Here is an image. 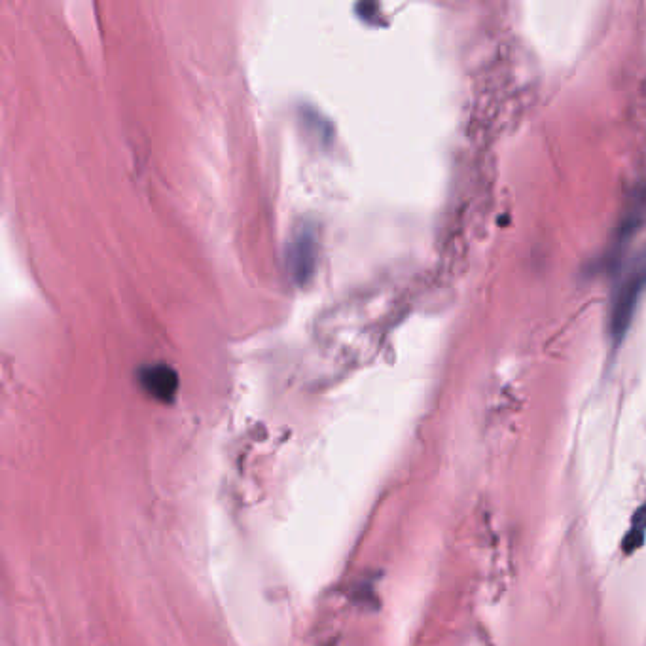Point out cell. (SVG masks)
<instances>
[{
	"mask_svg": "<svg viewBox=\"0 0 646 646\" xmlns=\"http://www.w3.org/2000/svg\"><path fill=\"white\" fill-rule=\"evenodd\" d=\"M646 285V258L635 266V270L629 273V277L624 279V283L618 288L616 300H614V309H612V334L616 338H622L626 328H628L633 309L637 306L639 294L643 292Z\"/></svg>",
	"mask_w": 646,
	"mask_h": 646,
	"instance_id": "obj_1",
	"label": "cell"
},
{
	"mask_svg": "<svg viewBox=\"0 0 646 646\" xmlns=\"http://www.w3.org/2000/svg\"><path fill=\"white\" fill-rule=\"evenodd\" d=\"M139 383L148 395L158 402H173L179 391V374L165 362L141 366Z\"/></svg>",
	"mask_w": 646,
	"mask_h": 646,
	"instance_id": "obj_2",
	"label": "cell"
},
{
	"mask_svg": "<svg viewBox=\"0 0 646 646\" xmlns=\"http://www.w3.org/2000/svg\"><path fill=\"white\" fill-rule=\"evenodd\" d=\"M315 235L311 230H302L294 235L288 247V268L298 283H307L315 270Z\"/></svg>",
	"mask_w": 646,
	"mask_h": 646,
	"instance_id": "obj_3",
	"label": "cell"
},
{
	"mask_svg": "<svg viewBox=\"0 0 646 646\" xmlns=\"http://www.w3.org/2000/svg\"><path fill=\"white\" fill-rule=\"evenodd\" d=\"M646 539V503L637 508L629 523L628 533L622 540V550L626 556H633L639 548H643Z\"/></svg>",
	"mask_w": 646,
	"mask_h": 646,
	"instance_id": "obj_4",
	"label": "cell"
}]
</instances>
